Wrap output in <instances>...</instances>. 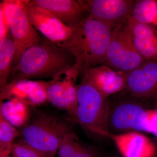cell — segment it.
Instances as JSON below:
<instances>
[{
    "label": "cell",
    "instance_id": "cell-6",
    "mask_svg": "<svg viewBox=\"0 0 157 157\" xmlns=\"http://www.w3.org/2000/svg\"><path fill=\"white\" fill-rule=\"evenodd\" d=\"M27 1L6 0L1 3L14 39L15 52L13 66L27 49L38 45L42 39L33 27L28 15Z\"/></svg>",
    "mask_w": 157,
    "mask_h": 157
},
{
    "label": "cell",
    "instance_id": "cell-24",
    "mask_svg": "<svg viewBox=\"0 0 157 157\" xmlns=\"http://www.w3.org/2000/svg\"><path fill=\"white\" fill-rule=\"evenodd\" d=\"M75 157H97L93 149L82 145Z\"/></svg>",
    "mask_w": 157,
    "mask_h": 157
},
{
    "label": "cell",
    "instance_id": "cell-19",
    "mask_svg": "<svg viewBox=\"0 0 157 157\" xmlns=\"http://www.w3.org/2000/svg\"><path fill=\"white\" fill-rule=\"evenodd\" d=\"M131 17L157 33V0H135Z\"/></svg>",
    "mask_w": 157,
    "mask_h": 157
},
{
    "label": "cell",
    "instance_id": "cell-4",
    "mask_svg": "<svg viewBox=\"0 0 157 157\" xmlns=\"http://www.w3.org/2000/svg\"><path fill=\"white\" fill-rule=\"evenodd\" d=\"M72 132L67 122L56 116L38 112L20 131L22 140L45 157H54L59 144Z\"/></svg>",
    "mask_w": 157,
    "mask_h": 157
},
{
    "label": "cell",
    "instance_id": "cell-16",
    "mask_svg": "<svg viewBox=\"0 0 157 157\" xmlns=\"http://www.w3.org/2000/svg\"><path fill=\"white\" fill-rule=\"evenodd\" d=\"M81 71L75 65L63 70L50 81L46 82V92L48 101L55 107L66 110L67 90L70 82L77 79Z\"/></svg>",
    "mask_w": 157,
    "mask_h": 157
},
{
    "label": "cell",
    "instance_id": "cell-22",
    "mask_svg": "<svg viewBox=\"0 0 157 157\" xmlns=\"http://www.w3.org/2000/svg\"><path fill=\"white\" fill-rule=\"evenodd\" d=\"M13 153L14 157H45L21 139L14 143Z\"/></svg>",
    "mask_w": 157,
    "mask_h": 157
},
{
    "label": "cell",
    "instance_id": "cell-1",
    "mask_svg": "<svg viewBox=\"0 0 157 157\" xmlns=\"http://www.w3.org/2000/svg\"><path fill=\"white\" fill-rule=\"evenodd\" d=\"M72 28L68 40L59 45L70 52L82 71L103 65L113 29L87 15Z\"/></svg>",
    "mask_w": 157,
    "mask_h": 157
},
{
    "label": "cell",
    "instance_id": "cell-11",
    "mask_svg": "<svg viewBox=\"0 0 157 157\" xmlns=\"http://www.w3.org/2000/svg\"><path fill=\"white\" fill-rule=\"evenodd\" d=\"M26 10L33 25L46 39L59 45L70 38L72 28L49 11L27 5Z\"/></svg>",
    "mask_w": 157,
    "mask_h": 157
},
{
    "label": "cell",
    "instance_id": "cell-8",
    "mask_svg": "<svg viewBox=\"0 0 157 157\" xmlns=\"http://www.w3.org/2000/svg\"><path fill=\"white\" fill-rule=\"evenodd\" d=\"M87 14L114 29L128 21L135 0H88Z\"/></svg>",
    "mask_w": 157,
    "mask_h": 157
},
{
    "label": "cell",
    "instance_id": "cell-20",
    "mask_svg": "<svg viewBox=\"0 0 157 157\" xmlns=\"http://www.w3.org/2000/svg\"><path fill=\"white\" fill-rule=\"evenodd\" d=\"M20 135V131L0 113V149L13 148L15 138Z\"/></svg>",
    "mask_w": 157,
    "mask_h": 157
},
{
    "label": "cell",
    "instance_id": "cell-13",
    "mask_svg": "<svg viewBox=\"0 0 157 157\" xmlns=\"http://www.w3.org/2000/svg\"><path fill=\"white\" fill-rule=\"evenodd\" d=\"M1 101L18 98L32 107L39 106L48 101L46 82L29 80H14L1 90Z\"/></svg>",
    "mask_w": 157,
    "mask_h": 157
},
{
    "label": "cell",
    "instance_id": "cell-23",
    "mask_svg": "<svg viewBox=\"0 0 157 157\" xmlns=\"http://www.w3.org/2000/svg\"><path fill=\"white\" fill-rule=\"evenodd\" d=\"M0 42L6 38L10 30L2 10L0 9Z\"/></svg>",
    "mask_w": 157,
    "mask_h": 157
},
{
    "label": "cell",
    "instance_id": "cell-7",
    "mask_svg": "<svg viewBox=\"0 0 157 157\" xmlns=\"http://www.w3.org/2000/svg\"><path fill=\"white\" fill-rule=\"evenodd\" d=\"M146 61L135 47L128 21L116 27L113 32L106 60L103 65L128 73Z\"/></svg>",
    "mask_w": 157,
    "mask_h": 157
},
{
    "label": "cell",
    "instance_id": "cell-18",
    "mask_svg": "<svg viewBox=\"0 0 157 157\" xmlns=\"http://www.w3.org/2000/svg\"><path fill=\"white\" fill-rule=\"evenodd\" d=\"M15 46L14 39L9 31L6 38L0 42V89L9 83V76L14 61Z\"/></svg>",
    "mask_w": 157,
    "mask_h": 157
},
{
    "label": "cell",
    "instance_id": "cell-25",
    "mask_svg": "<svg viewBox=\"0 0 157 157\" xmlns=\"http://www.w3.org/2000/svg\"><path fill=\"white\" fill-rule=\"evenodd\" d=\"M0 157H14L13 148L0 149Z\"/></svg>",
    "mask_w": 157,
    "mask_h": 157
},
{
    "label": "cell",
    "instance_id": "cell-14",
    "mask_svg": "<svg viewBox=\"0 0 157 157\" xmlns=\"http://www.w3.org/2000/svg\"><path fill=\"white\" fill-rule=\"evenodd\" d=\"M109 137L124 157H152L157 150L153 140L141 132L110 134Z\"/></svg>",
    "mask_w": 157,
    "mask_h": 157
},
{
    "label": "cell",
    "instance_id": "cell-9",
    "mask_svg": "<svg viewBox=\"0 0 157 157\" xmlns=\"http://www.w3.org/2000/svg\"><path fill=\"white\" fill-rule=\"evenodd\" d=\"M124 91L151 102L157 98V61H147L127 73Z\"/></svg>",
    "mask_w": 157,
    "mask_h": 157
},
{
    "label": "cell",
    "instance_id": "cell-10",
    "mask_svg": "<svg viewBox=\"0 0 157 157\" xmlns=\"http://www.w3.org/2000/svg\"><path fill=\"white\" fill-rule=\"evenodd\" d=\"M127 73L113 70L106 65L82 71L81 79L93 85L106 99L124 91Z\"/></svg>",
    "mask_w": 157,
    "mask_h": 157
},
{
    "label": "cell",
    "instance_id": "cell-15",
    "mask_svg": "<svg viewBox=\"0 0 157 157\" xmlns=\"http://www.w3.org/2000/svg\"><path fill=\"white\" fill-rule=\"evenodd\" d=\"M128 25L133 42L140 54L147 61H157V33L132 17Z\"/></svg>",
    "mask_w": 157,
    "mask_h": 157
},
{
    "label": "cell",
    "instance_id": "cell-2",
    "mask_svg": "<svg viewBox=\"0 0 157 157\" xmlns=\"http://www.w3.org/2000/svg\"><path fill=\"white\" fill-rule=\"evenodd\" d=\"M107 100L110 134L129 132L157 134V113L149 101L124 91L110 96Z\"/></svg>",
    "mask_w": 157,
    "mask_h": 157
},
{
    "label": "cell",
    "instance_id": "cell-12",
    "mask_svg": "<svg viewBox=\"0 0 157 157\" xmlns=\"http://www.w3.org/2000/svg\"><path fill=\"white\" fill-rule=\"evenodd\" d=\"M27 5L49 11L69 27L80 22L87 13V5L85 1L32 0L27 1Z\"/></svg>",
    "mask_w": 157,
    "mask_h": 157
},
{
    "label": "cell",
    "instance_id": "cell-21",
    "mask_svg": "<svg viewBox=\"0 0 157 157\" xmlns=\"http://www.w3.org/2000/svg\"><path fill=\"white\" fill-rule=\"evenodd\" d=\"M82 144L77 135L73 131L67 133L59 144L58 153L59 157H75Z\"/></svg>",
    "mask_w": 157,
    "mask_h": 157
},
{
    "label": "cell",
    "instance_id": "cell-5",
    "mask_svg": "<svg viewBox=\"0 0 157 157\" xmlns=\"http://www.w3.org/2000/svg\"><path fill=\"white\" fill-rule=\"evenodd\" d=\"M108 100L89 82L81 79L78 88L76 121L94 135L109 137Z\"/></svg>",
    "mask_w": 157,
    "mask_h": 157
},
{
    "label": "cell",
    "instance_id": "cell-17",
    "mask_svg": "<svg viewBox=\"0 0 157 157\" xmlns=\"http://www.w3.org/2000/svg\"><path fill=\"white\" fill-rule=\"evenodd\" d=\"M30 105L18 98H12L6 102L1 101L0 113L17 128L21 130L30 121Z\"/></svg>",
    "mask_w": 157,
    "mask_h": 157
},
{
    "label": "cell",
    "instance_id": "cell-26",
    "mask_svg": "<svg viewBox=\"0 0 157 157\" xmlns=\"http://www.w3.org/2000/svg\"><path fill=\"white\" fill-rule=\"evenodd\" d=\"M151 103L153 107H154L155 110H156V112L157 113V98L155 99L154 100H153V101H152ZM154 139L153 141L157 149V134L154 135Z\"/></svg>",
    "mask_w": 157,
    "mask_h": 157
},
{
    "label": "cell",
    "instance_id": "cell-3",
    "mask_svg": "<svg viewBox=\"0 0 157 157\" xmlns=\"http://www.w3.org/2000/svg\"><path fill=\"white\" fill-rule=\"evenodd\" d=\"M74 64L75 59L69 52L46 38L43 39L38 45L22 54L12 67L9 82L36 78H53Z\"/></svg>",
    "mask_w": 157,
    "mask_h": 157
}]
</instances>
